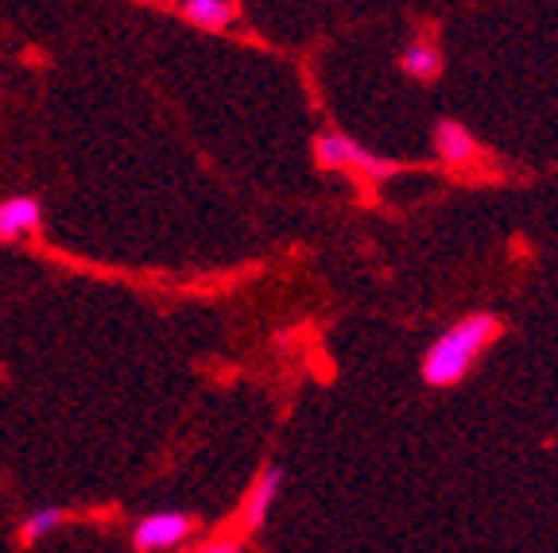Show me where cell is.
Returning a JSON list of instances; mask_svg holds the SVG:
<instances>
[{"instance_id":"5","label":"cell","mask_w":558,"mask_h":553,"mask_svg":"<svg viewBox=\"0 0 558 553\" xmlns=\"http://www.w3.org/2000/svg\"><path fill=\"white\" fill-rule=\"evenodd\" d=\"M279 488H283V472L279 468H264L260 476H256V484L248 488V495H244V507H241V523L244 530H260L264 519H268L271 503H276Z\"/></svg>"},{"instance_id":"3","label":"cell","mask_w":558,"mask_h":553,"mask_svg":"<svg viewBox=\"0 0 558 553\" xmlns=\"http://www.w3.org/2000/svg\"><path fill=\"white\" fill-rule=\"evenodd\" d=\"M194 534V519L191 515H179V511H159L140 519L132 530V550L140 553H159V550H174Z\"/></svg>"},{"instance_id":"6","label":"cell","mask_w":558,"mask_h":553,"mask_svg":"<svg viewBox=\"0 0 558 553\" xmlns=\"http://www.w3.org/2000/svg\"><path fill=\"white\" fill-rule=\"evenodd\" d=\"M179 16L202 32H226L236 12L229 0H179Z\"/></svg>"},{"instance_id":"8","label":"cell","mask_w":558,"mask_h":553,"mask_svg":"<svg viewBox=\"0 0 558 553\" xmlns=\"http://www.w3.org/2000/svg\"><path fill=\"white\" fill-rule=\"evenodd\" d=\"M400 66L408 70L411 78L430 82L442 74V54H438V47H430V44H411L408 51L400 54Z\"/></svg>"},{"instance_id":"4","label":"cell","mask_w":558,"mask_h":553,"mask_svg":"<svg viewBox=\"0 0 558 553\" xmlns=\"http://www.w3.org/2000/svg\"><path fill=\"white\" fill-rule=\"evenodd\" d=\"M44 225V206L35 198H4L0 201V241H20V236L39 233Z\"/></svg>"},{"instance_id":"9","label":"cell","mask_w":558,"mask_h":553,"mask_svg":"<svg viewBox=\"0 0 558 553\" xmlns=\"http://www.w3.org/2000/svg\"><path fill=\"white\" fill-rule=\"evenodd\" d=\"M62 507H35L32 515H27L24 523H20V542L24 545H35V542H44L47 534H54V530L62 527Z\"/></svg>"},{"instance_id":"1","label":"cell","mask_w":558,"mask_h":553,"mask_svg":"<svg viewBox=\"0 0 558 553\" xmlns=\"http://www.w3.org/2000/svg\"><path fill=\"white\" fill-rule=\"evenodd\" d=\"M497 333H500V321L493 318V314H473V318H462L450 333H442V337L427 348L423 380H427L430 388H450V383H458Z\"/></svg>"},{"instance_id":"2","label":"cell","mask_w":558,"mask_h":553,"mask_svg":"<svg viewBox=\"0 0 558 553\" xmlns=\"http://www.w3.org/2000/svg\"><path fill=\"white\" fill-rule=\"evenodd\" d=\"M314 159H318V167H326V171H353V174H361V179H380V174H388V167H384L380 159L368 156L357 139L341 136V132H323V136L314 139Z\"/></svg>"},{"instance_id":"7","label":"cell","mask_w":558,"mask_h":553,"mask_svg":"<svg viewBox=\"0 0 558 553\" xmlns=\"http://www.w3.org/2000/svg\"><path fill=\"white\" fill-rule=\"evenodd\" d=\"M435 144H438V156H442L450 167H465L473 156H477V144H473V136L462 128V124H453V121L438 124Z\"/></svg>"},{"instance_id":"10","label":"cell","mask_w":558,"mask_h":553,"mask_svg":"<svg viewBox=\"0 0 558 553\" xmlns=\"http://www.w3.org/2000/svg\"><path fill=\"white\" fill-rule=\"evenodd\" d=\"M148 4H159V0H148Z\"/></svg>"}]
</instances>
